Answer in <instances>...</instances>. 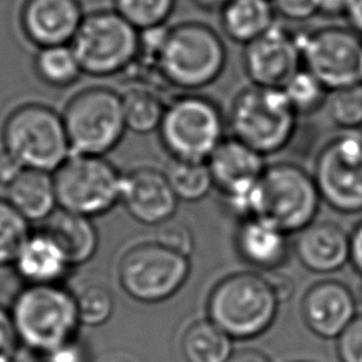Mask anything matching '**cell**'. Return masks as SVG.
<instances>
[{
	"label": "cell",
	"instance_id": "obj_1",
	"mask_svg": "<svg viewBox=\"0 0 362 362\" xmlns=\"http://www.w3.org/2000/svg\"><path fill=\"white\" fill-rule=\"evenodd\" d=\"M154 65L170 85L197 90L215 82L226 65V47L218 33L201 21L165 27Z\"/></svg>",
	"mask_w": 362,
	"mask_h": 362
},
{
	"label": "cell",
	"instance_id": "obj_24",
	"mask_svg": "<svg viewBox=\"0 0 362 362\" xmlns=\"http://www.w3.org/2000/svg\"><path fill=\"white\" fill-rule=\"evenodd\" d=\"M274 18L272 0H230L221 10V25L226 37L245 45L266 33Z\"/></svg>",
	"mask_w": 362,
	"mask_h": 362
},
{
	"label": "cell",
	"instance_id": "obj_26",
	"mask_svg": "<svg viewBox=\"0 0 362 362\" xmlns=\"http://www.w3.org/2000/svg\"><path fill=\"white\" fill-rule=\"evenodd\" d=\"M126 127L139 134L158 130L165 105L160 95L148 88L136 86L122 95Z\"/></svg>",
	"mask_w": 362,
	"mask_h": 362
},
{
	"label": "cell",
	"instance_id": "obj_10",
	"mask_svg": "<svg viewBox=\"0 0 362 362\" xmlns=\"http://www.w3.org/2000/svg\"><path fill=\"white\" fill-rule=\"evenodd\" d=\"M321 202L314 175L301 165L279 161L266 167L260 178L259 216L288 235L297 233L317 219Z\"/></svg>",
	"mask_w": 362,
	"mask_h": 362
},
{
	"label": "cell",
	"instance_id": "obj_40",
	"mask_svg": "<svg viewBox=\"0 0 362 362\" xmlns=\"http://www.w3.org/2000/svg\"><path fill=\"white\" fill-rule=\"evenodd\" d=\"M269 273H273V276H274V277H269V276L267 277H269V280H270V283H272V286H273V288H274L280 303L284 301V300H288L291 293L294 291V286H293L291 279L287 274L284 276L283 273H279V270L269 272Z\"/></svg>",
	"mask_w": 362,
	"mask_h": 362
},
{
	"label": "cell",
	"instance_id": "obj_17",
	"mask_svg": "<svg viewBox=\"0 0 362 362\" xmlns=\"http://www.w3.org/2000/svg\"><path fill=\"white\" fill-rule=\"evenodd\" d=\"M85 14L79 0H25L20 23L38 48L71 44Z\"/></svg>",
	"mask_w": 362,
	"mask_h": 362
},
{
	"label": "cell",
	"instance_id": "obj_12",
	"mask_svg": "<svg viewBox=\"0 0 362 362\" xmlns=\"http://www.w3.org/2000/svg\"><path fill=\"white\" fill-rule=\"evenodd\" d=\"M314 180L322 202L331 209L362 212V134L342 132L328 140L314 164Z\"/></svg>",
	"mask_w": 362,
	"mask_h": 362
},
{
	"label": "cell",
	"instance_id": "obj_30",
	"mask_svg": "<svg viewBox=\"0 0 362 362\" xmlns=\"http://www.w3.org/2000/svg\"><path fill=\"white\" fill-rule=\"evenodd\" d=\"M324 107L342 132H358L362 127V83L329 90Z\"/></svg>",
	"mask_w": 362,
	"mask_h": 362
},
{
	"label": "cell",
	"instance_id": "obj_35",
	"mask_svg": "<svg viewBox=\"0 0 362 362\" xmlns=\"http://www.w3.org/2000/svg\"><path fill=\"white\" fill-rule=\"evenodd\" d=\"M339 362H362V314H358L337 338Z\"/></svg>",
	"mask_w": 362,
	"mask_h": 362
},
{
	"label": "cell",
	"instance_id": "obj_6",
	"mask_svg": "<svg viewBox=\"0 0 362 362\" xmlns=\"http://www.w3.org/2000/svg\"><path fill=\"white\" fill-rule=\"evenodd\" d=\"M158 133L173 160L206 163L225 139V119L212 99L187 93L165 106Z\"/></svg>",
	"mask_w": 362,
	"mask_h": 362
},
{
	"label": "cell",
	"instance_id": "obj_31",
	"mask_svg": "<svg viewBox=\"0 0 362 362\" xmlns=\"http://www.w3.org/2000/svg\"><path fill=\"white\" fill-rule=\"evenodd\" d=\"M79 321L82 325L99 327L109 321L115 311L110 290L100 283H86L74 291Z\"/></svg>",
	"mask_w": 362,
	"mask_h": 362
},
{
	"label": "cell",
	"instance_id": "obj_41",
	"mask_svg": "<svg viewBox=\"0 0 362 362\" xmlns=\"http://www.w3.org/2000/svg\"><path fill=\"white\" fill-rule=\"evenodd\" d=\"M317 14L337 17V16H345L349 0H314Z\"/></svg>",
	"mask_w": 362,
	"mask_h": 362
},
{
	"label": "cell",
	"instance_id": "obj_36",
	"mask_svg": "<svg viewBox=\"0 0 362 362\" xmlns=\"http://www.w3.org/2000/svg\"><path fill=\"white\" fill-rule=\"evenodd\" d=\"M18 345L11 314L0 305V362H16Z\"/></svg>",
	"mask_w": 362,
	"mask_h": 362
},
{
	"label": "cell",
	"instance_id": "obj_22",
	"mask_svg": "<svg viewBox=\"0 0 362 362\" xmlns=\"http://www.w3.org/2000/svg\"><path fill=\"white\" fill-rule=\"evenodd\" d=\"M90 219L58 206L42 221L41 230L59 246L71 266H79L95 256L99 245L98 230Z\"/></svg>",
	"mask_w": 362,
	"mask_h": 362
},
{
	"label": "cell",
	"instance_id": "obj_14",
	"mask_svg": "<svg viewBox=\"0 0 362 362\" xmlns=\"http://www.w3.org/2000/svg\"><path fill=\"white\" fill-rule=\"evenodd\" d=\"M301 66L300 33L281 24L245 45L243 68L252 85L281 89Z\"/></svg>",
	"mask_w": 362,
	"mask_h": 362
},
{
	"label": "cell",
	"instance_id": "obj_5",
	"mask_svg": "<svg viewBox=\"0 0 362 362\" xmlns=\"http://www.w3.org/2000/svg\"><path fill=\"white\" fill-rule=\"evenodd\" d=\"M297 120L298 115L281 89L257 85L235 96L228 117L233 137L264 157L281 151L291 141Z\"/></svg>",
	"mask_w": 362,
	"mask_h": 362
},
{
	"label": "cell",
	"instance_id": "obj_38",
	"mask_svg": "<svg viewBox=\"0 0 362 362\" xmlns=\"http://www.w3.org/2000/svg\"><path fill=\"white\" fill-rule=\"evenodd\" d=\"M45 358V362H86V354L83 352V346L78 342V338L54 351Z\"/></svg>",
	"mask_w": 362,
	"mask_h": 362
},
{
	"label": "cell",
	"instance_id": "obj_4",
	"mask_svg": "<svg viewBox=\"0 0 362 362\" xmlns=\"http://www.w3.org/2000/svg\"><path fill=\"white\" fill-rule=\"evenodd\" d=\"M4 153L21 167L54 173L71 154L64 119L40 103L14 109L1 130Z\"/></svg>",
	"mask_w": 362,
	"mask_h": 362
},
{
	"label": "cell",
	"instance_id": "obj_15",
	"mask_svg": "<svg viewBox=\"0 0 362 362\" xmlns=\"http://www.w3.org/2000/svg\"><path fill=\"white\" fill-rule=\"evenodd\" d=\"M356 297L342 281L325 279L314 283L301 300V317L317 337L337 339L358 315Z\"/></svg>",
	"mask_w": 362,
	"mask_h": 362
},
{
	"label": "cell",
	"instance_id": "obj_13",
	"mask_svg": "<svg viewBox=\"0 0 362 362\" xmlns=\"http://www.w3.org/2000/svg\"><path fill=\"white\" fill-rule=\"evenodd\" d=\"M303 66L328 89L362 83V35L352 28L328 25L300 33Z\"/></svg>",
	"mask_w": 362,
	"mask_h": 362
},
{
	"label": "cell",
	"instance_id": "obj_42",
	"mask_svg": "<svg viewBox=\"0 0 362 362\" xmlns=\"http://www.w3.org/2000/svg\"><path fill=\"white\" fill-rule=\"evenodd\" d=\"M228 362H273L264 352L255 348H243L235 351Z\"/></svg>",
	"mask_w": 362,
	"mask_h": 362
},
{
	"label": "cell",
	"instance_id": "obj_39",
	"mask_svg": "<svg viewBox=\"0 0 362 362\" xmlns=\"http://www.w3.org/2000/svg\"><path fill=\"white\" fill-rule=\"evenodd\" d=\"M349 262L356 273L362 276V221L349 233Z\"/></svg>",
	"mask_w": 362,
	"mask_h": 362
},
{
	"label": "cell",
	"instance_id": "obj_7",
	"mask_svg": "<svg viewBox=\"0 0 362 362\" xmlns=\"http://www.w3.org/2000/svg\"><path fill=\"white\" fill-rule=\"evenodd\" d=\"M140 40V31L113 8L86 14L71 47L82 72L110 76L137 61Z\"/></svg>",
	"mask_w": 362,
	"mask_h": 362
},
{
	"label": "cell",
	"instance_id": "obj_45",
	"mask_svg": "<svg viewBox=\"0 0 362 362\" xmlns=\"http://www.w3.org/2000/svg\"><path fill=\"white\" fill-rule=\"evenodd\" d=\"M358 298H359V301L362 303V283H361V286H359V290H358Z\"/></svg>",
	"mask_w": 362,
	"mask_h": 362
},
{
	"label": "cell",
	"instance_id": "obj_8",
	"mask_svg": "<svg viewBox=\"0 0 362 362\" xmlns=\"http://www.w3.org/2000/svg\"><path fill=\"white\" fill-rule=\"evenodd\" d=\"M123 175L102 156L76 154L52 173L58 206L89 218L120 202Z\"/></svg>",
	"mask_w": 362,
	"mask_h": 362
},
{
	"label": "cell",
	"instance_id": "obj_44",
	"mask_svg": "<svg viewBox=\"0 0 362 362\" xmlns=\"http://www.w3.org/2000/svg\"><path fill=\"white\" fill-rule=\"evenodd\" d=\"M230 0H194V4L206 11H219L229 3Z\"/></svg>",
	"mask_w": 362,
	"mask_h": 362
},
{
	"label": "cell",
	"instance_id": "obj_20",
	"mask_svg": "<svg viewBox=\"0 0 362 362\" xmlns=\"http://www.w3.org/2000/svg\"><path fill=\"white\" fill-rule=\"evenodd\" d=\"M206 165L221 195L256 184L267 167L263 154L233 136L219 143Z\"/></svg>",
	"mask_w": 362,
	"mask_h": 362
},
{
	"label": "cell",
	"instance_id": "obj_25",
	"mask_svg": "<svg viewBox=\"0 0 362 362\" xmlns=\"http://www.w3.org/2000/svg\"><path fill=\"white\" fill-rule=\"evenodd\" d=\"M185 362H228L233 351V339L208 317L192 321L181 338Z\"/></svg>",
	"mask_w": 362,
	"mask_h": 362
},
{
	"label": "cell",
	"instance_id": "obj_11",
	"mask_svg": "<svg viewBox=\"0 0 362 362\" xmlns=\"http://www.w3.org/2000/svg\"><path fill=\"white\" fill-rule=\"evenodd\" d=\"M189 273V257L154 240L130 247L117 267L123 291L144 304H157L171 298L187 283Z\"/></svg>",
	"mask_w": 362,
	"mask_h": 362
},
{
	"label": "cell",
	"instance_id": "obj_37",
	"mask_svg": "<svg viewBox=\"0 0 362 362\" xmlns=\"http://www.w3.org/2000/svg\"><path fill=\"white\" fill-rule=\"evenodd\" d=\"M276 14L291 20L303 21L317 14L314 0H272Z\"/></svg>",
	"mask_w": 362,
	"mask_h": 362
},
{
	"label": "cell",
	"instance_id": "obj_32",
	"mask_svg": "<svg viewBox=\"0 0 362 362\" xmlns=\"http://www.w3.org/2000/svg\"><path fill=\"white\" fill-rule=\"evenodd\" d=\"M30 235V221L0 198V266L14 263Z\"/></svg>",
	"mask_w": 362,
	"mask_h": 362
},
{
	"label": "cell",
	"instance_id": "obj_34",
	"mask_svg": "<svg viewBox=\"0 0 362 362\" xmlns=\"http://www.w3.org/2000/svg\"><path fill=\"white\" fill-rule=\"evenodd\" d=\"M153 240L187 257H189L195 249V238L191 228L174 218L157 226Z\"/></svg>",
	"mask_w": 362,
	"mask_h": 362
},
{
	"label": "cell",
	"instance_id": "obj_2",
	"mask_svg": "<svg viewBox=\"0 0 362 362\" xmlns=\"http://www.w3.org/2000/svg\"><path fill=\"white\" fill-rule=\"evenodd\" d=\"M280 300L267 276L236 272L222 277L206 298V317L232 339H253L276 321Z\"/></svg>",
	"mask_w": 362,
	"mask_h": 362
},
{
	"label": "cell",
	"instance_id": "obj_27",
	"mask_svg": "<svg viewBox=\"0 0 362 362\" xmlns=\"http://www.w3.org/2000/svg\"><path fill=\"white\" fill-rule=\"evenodd\" d=\"M34 71L44 83L55 88L69 86L82 74L71 44L38 48L34 57Z\"/></svg>",
	"mask_w": 362,
	"mask_h": 362
},
{
	"label": "cell",
	"instance_id": "obj_19",
	"mask_svg": "<svg viewBox=\"0 0 362 362\" xmlns=\"http://www.w3.org/2000/svg\"><path fill=\"white\" fill-rule=\"evenodd\" d=\"M235 247L246 264L266 273L279 270L290 256L288 233L263 216L240 219Z\"/></svg>",
	"mask_w": 362,
	"mask_h": 362
},
{
	"label": "cell",
	"instance_id": "obj_33",
	"mask_svg": "<svg viewBox=\"0 0 362 362\" xmlns=\"http://www.w3.org/2000/svg\"><path fill=\"white\" fill-rule=\"evenodd\" d=\"M115 10L140 33L163 27L171 16L175 0H113Z\"/></svg>",
	"mask_w": 362,
	"mask_h": 362
},
{
	"label": "cell",
	"instance_id": "obj_9",
	"mask_svg": "<svg viewBox=\"0 0 362 362\" xmlns=\"http://www.w3.org/2000/svg\"><path fill=\"white\" fill-rule=\"evenodd\" d=\"M71 153L103 156L126 132L122 95L96 86L78 92L62 113Z\"/></svg>",
	"mask_w": 362,
	"mask_h": 362
},
{
	"label": "cell",
	"instance_id": "obj_18",
	"mask_svg": "<svg viewBox=\"0 0 362 362\" xmlns=\"http://www.w3.org/2000/svg\"><path fill=\"white\" fill-rule=\"evenodd\" d=\"M294 253L315 274H332L349 262V233L329 221H314L296 233Z\"/></svg>",
	"mask_w": 362,
	"mask_h": 362
},
{
	"label": "cell",
	"instance_id": "obj_3",
	"mask_svg": "<svg viewBox=\"0 0 362 362\" xmlns=\"http://www.w3.org/2000/svg\"><path fill=\"white\" fill-rule=\"evenodd\" d=\"M10 314L20 344L44 356L78 338L75 296L61 284H27L16 296Z\"/></svg>",
	"mask_w": 362,
	"mask_h": 362
},
{
	"label": "cell",
	"instance_id": "obj_16",
	"mask_svg": "<svg viewBox=\"0 0 362 362\" xmlns=\"http://www.w3.org/2000/svg\"><path fill=\"white\" fill-rule=\"evenodd\" d=\"M120 202L140 223L158 226L174 218L178 198L165 173L140 167L123 175Z\"/></svg>",
	"mask_w": 362,
	"mask_h": 362
},
{
	"label": "cell",
	"instance_id": "obj_43",
	"mask_svg": "<svg viewBox=\"0 0 362 362\" xmlns=\"http://www.w3.org/2000/svg\"><path fill=\"white\" fill-rule=\"evenodd\" d=\"M345 17L351 28L362 35V0H349Z\"/></svg>",
	"mask_w": 362,
	"mask_h": 362
},
{
	"label": "cell",
	"instance_id": "obj_29",
	"mask_svg": "<svg viewBox=\"0 0 362 362\" xmlns=\"http://www.w3.org/2000/svg\"><path fill=\"white\" fill-rule=\"evenodd\" d=\"M288 103L298 116H307L325 106L328 89L308 69L301 66L281 88Z\"/></svg>",
	"mask_w": 362,
	"mask_h": 362
},
{
	"label": "cell",
	"instance_id": "obj_23",
	"mask_svg": "<svg viewBox=\"0 0 362 362\" xmlns=\"http://www.w3.org/2000/svg\"><path fill=\"white\" fill-rule=\"evenodd\" d=\"M13 266L27 284H59L71 267L59 246L42 230L30 235Z\"/></svg>",
	"mask_w": 362,
	"mask_h": 362
},
{
	"label": "cell",
	"instance_id": "obj_21",
	"mask_svg": "<svg viewBox=\"0 0 362 362\" xmlns=\"http://www.w3.org/2000/svg\"><path fill=\"white\" fill-rule=\"evenodd\" d=\"M0 198L30 222L45 221L58 208L52 173L21 165L3 187Z\"/></svg>",
	"mask_w": 362,
	"mask_h": 362
},
{
	"label": "cell",
	"instance_id": "obj_28",
	"mask_svg": "<svg viewBox=\"0 0 362 362\" xmlns=\"http://www.w3.org/2000/svg\"><path fill=\"white\" fill-rule=\"evenodd\" d=\"M165 175L178 201L198 202L215 187L206 163L173 160Z\"/></svg>",
	"mask_w": 362,
	"mask_h": 362
}]
</instances>
